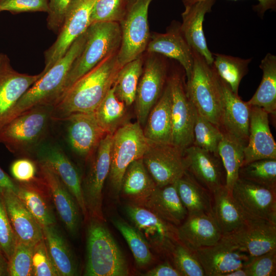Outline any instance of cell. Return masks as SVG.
Segmentation results:
<instances>
[{
    "mask_svg": "<svg viewBox=\"0 0 276 276\" xmlns=\"http://www.w3.org/2000/svg\"><path fill=\"white\" fill-rule=\"evenodd\" d=\"M149 145L138 122L124 123L113 134L109 177L113 192L120 193L124 173L133 161L142 158Z\"/></svg>",
    "mask_w": 276,
    "mask_h": 276,
    "instance_id": "cell-7",
    "label": "cell"
},
{
    "mask_svg": "<svg viewBox=\"0 0 276 276\" xmlns=\"http://www.w3.org/2000/svg\"><path fill=\"white\" fill-rule=\"evenodd\" d=\"M170 256L174 266L182 276H205L195 252L190 250L179 241L173 248Z\"/></svg>",
    "mask_w": 276,
    "mask_h": 276,
    "instance_id": "cell-44",
    "label": "cell"
},
{
    "mask_svg": "<svg viewBox=\"0 0 276 276\" xmlns=\"http://www.w3.org/2000/svg\"><path fill=\"white\" fill-rule=\"evenodd\" d=\"M177 235L179 241L195 252L215 244L223 234L213 214L201 213L188 215L177 227Z\"/></svg>",
    "mask_w": 276,
    "mask_h": 276,
    "instance_id": "cell-23",
    "label": "cell"
},
{
    "mask_svg": "<svg viewBox=\"0 0 276 276\" xmlns=\"http://www.w3.org/2000/svg\"><path fill=\"white\" fill-rule=\"evenodd\" d=\"M187 170L212 194L225 184V172L218 154L192 145L183 151Z\"/></svg>",
    "mask_w": 276,
    "mask_h": 276,
    "instance_id": "cell-19",
    "label": "cell"
},
{
    "mask_svg": "<svg viewBox=\"0 0 276 276\" xmlns=\"http://www.w3.org/2000/svg\"><path fill=\"white\" fill-rule=\"evenodd\" d=\"M37 162L48 165L59 177L76 199L85 218L88 217L79 173L59 147L48 145L37 148Z\"/></svg>",
    "mask_w": 276,
    "mask_h": 276,
    "instance_id": "cell-21",
    "label": "cell"
},
{
    "mask_svg": "<svg viewBox=\"0 0 276 276\" xmlns=\"http://www.w3.org/2000/svg\"><path fill=\"white\" fill-rule=\"evenodd\" d=\"M1 195L17 241L34 246L43 239L42 226L27 209L16 193L8 190Z\"/></svg>",
    "mask_w": 276,
    "mask_h": 276,
    "instance_id": "cell-24",
    "label": "cell"
},
{
    "mask_svg": "<svg viewBox=\"0 0 276 276\" xmlns=\"http://www.w3.org/2000/svg\"><path fill=\"white\" fill-rule=\"evenodd\" d=\"M127 0H96L90 17V24L98 22H120L123 18Z\"/></svg>",
    "mask_w": 276,
    "mask_h": 276,
    "instance_id": "cell-45",
    "label": "cell"
},
{
    "mask_svg": "<svg viewBox=\"0 0 276 276\" xmlns=\"http://www.w3.org/2000/svg\"><path fill=\"white\" fill-rule=\"evenodd\" d=\"M125 209L133 225L150 247L162 255L170 256L179 242L177 226L141 205L130 203Z\"/></svg>",
    "mask_w": 276,
    "mask_h": 276,
    "instance_id": "cell-9",
    "label": "cell"
},
{
    "mask_svg": "<svg viewBox=\"0 0 276 276\" xmlns=\"http://www.w3.org/2000/svg\"><path fill=\"white\" fill-rule=\"evenodd\" d=\"M71 1L48 0L49 11L47 25L50 30L55 32H59Z\"/></svg>",
    "mask_w": 276,
    "mask_h": 276,
    "instance_id": "cell-51",
    "label": "cell"
},
{
    "mask_svg": "<svg viewBox=\"0 0 276 276\" xmlns=\"http://www.w3.org/2000/svg\"><path fill=\"white\" fill-rule=\"evenodd\" d=\"M195 253L205 276H225L244 267L250 260L245 251L223 236L215 244L198 249Z\"/></svg>",
    "mask_w": 276,
    "mask_h": 276,
    "instance_id": "cell-18",
    "label": "cell"
},
{
    "mask_svg": "<svg viewBox=\"0 0 276 276\" xmlns=\"http://www.w3.org/2000/svg\"><path fill=\"white\" fill-rule=\"evenodd\" d=\"M222 236L250 259L276 249V224L265 220L246 218L237 229Z\"/></svg>",
    "mask_w": 276,
    "mask_h": 276,
    "instance_id": "cell-16",
    "label": "cell"
},
{
    "mask_svg": "<svg viewBox=\"0 0 276 276\" xmlns=\"http://www.w3.org/2000/svg\"><path fill=\"white\" fill-rule=\"evenodd\" d=\"M126 106L117 98L112 86L94 112L98 123L106 134H113L124 124Z\"/></svg>",
    "mask_w": 276,
    "mask_h": 276,
    "instance_id": "cell-39",
    "label": "cell"
},
{
    "mask_svg": "<svg viewBox=\"0 0 276 276\" xmlns=\"http://www.w3.org/2000/svg\"><path fill=\"white\" fill-rule=\"evenodd\" d=\"M156 187L141 158L132 162L127 167L120 192L130 203L140 205Z\"/></svg>",
    "mask_w": 276,
    "mask_h": 276,
    "instance_id": "cell-33",
    "label": "cell"
},
{
    "mask_svg": "<svg viewBox=\"0 0 276 276\" xmlns=\"http://www.w3.org/2000/svg\"><path fill=\"white\" fill-rule=\"evenodd\" d=\"M183 151L172 144L149 141L142 159L157 187L173 183L184 175L187 168Z\"/></svg>",
    "mask_w": 276,
    "mask_h": 276,
    "instance_id": "cell-12",
    "label": "cell"
},
{
    "mask_svg": "<svg viewBox=\"0 0 276 276\" xmlns=\"http://www.w3.org/2000/svg\"><path fill=\"white\" fill-rule=\"evenodd\" d=\"M8 266V261L0 251V276L9 275Z\"/></svg>",
    "mask_w": 276,
    "mask_h": 276,
    "instance_id": "cell-56",
    "label": "cell"
},
{
    "mask_svg": "<svg viewBox=\"0 0 276 276\" xmlns=\"http://www.w3.org/2000/svg\"><path fill=\"white\" fill-rule=\"evenodd\" d=\"M16 194L42 227L55 224L56 218L48 199L49 192L39 177L17 183Z\"/></svg>",
    "mask_w": 276,
    "mask_h": 276,
    "instance_id": "cell-31",
    "label": "cell"
},
{
    "mask_svg": "<svg viewBox=\"0 0 276 276\" xmlns=\"http://www.w3.org/2000/svg\"><path fill=\"white\" fill-rule=\"evenodd\" d=\"M96 0H72L67 9L58 36L45 53V73L68 51L73 43L90 25V17Z\"/></svg>",
    "mask_w": 276,
    "mask_h": 276,
    "instance_id": "cell-11",
    "label": "cell"
},
{
    "mask_svg": "<svg viewBox=\"0 0 276 276\" xmlns=\"http://www.w3.org/2000/svg\"><path fill=\"white\" fill-rule=\"evenodd\" d=\"M53 106H38L11 120L0 129V143L11 152L23 154L39 146L52 119Z\"/></svg>",
    "mask_w": 276,
    "mask_h": 276,
    "instance_id": "cell-6",
    "label": "cell"
},
{
    "mask_svg": "<svg viewBox=\"0 0 276 276\" xmlns=\"http://www.w3.org/2000/svg\"><path fill=\"white\" fill-rule=\"evenodd\" d=\"M146 50L177 60L182 66L187 80L193 66V50L183 37L179 27L170 28L165 33H154L150 36Z\"/></svg>",
    "mask_w": 276,
    "mask_h": 276,
    "instance_id": "cell-27",
    "label": "cell"
},
{
    "mask_svg": "<svg viewBox=\"0 0 276 276\" xmlns=\"http://www.w3.org/2000/svg\"><path fill=\"white\" fill-rule=\"evenodd\" d=\"M152 0H130L119 22L121 42L117 53L119 64L127 63L141 56L150 38L148 21L149 6Z\"/></svg>",
    "mask_w": 276,
    "mask_h": 276,
    "instance_id": "cell-8",
    "label": "cell"
},
{
    "mask_svg": "<svg viewBox=\"0 0 276 276\" xmlns=\"http://www.w3.org/2000/svg\"><path fill=\"white\" fill-rule=\"evenodd\" d=\"M213 65L219 77L236 94L242 78L248 71L251 59H242L221 54H213Z\"/></svg>",
    "mask_w": 276,
    "mask_h": 276,
    "instance_id": "cell-40",
    "label": "cell"
},
{
    "mask_svg": "<svg viewBox=\"0 0 276 276\" xmlns=\"http://www.w3.org/2000/svg\"><path fill=\"white\" fill-rule=\"evenodd\" d=\"M117 53L80 77L61 96L53 106L52 119L65 120L75 113H94L113 86L122 67Z\"/></svg>",
    "mask_w": 276,
    "mask_h": 276,
    "instance_id": "cell-1",
    "label": "cell"
},
{
    "mask_svg": "<svg viewBox=\"0 0 276 276\" xmlns=\"http://www.w3.org/2000/svg\"><path fill=\"white\" fill-rule=\"evenodd\" d=\"M40 178L50 195L66 229L77 235L81 224V211L73 195L57 174L46 164L37 162Z\"/></svg>",
    "mask_w": 276,
    "mask_h": 276,
    "instance_id": "cell-17",
    "label": "cell"
},
{
    "mask_svg": "<svg viewBox=\"0 0 276 276\" xmlns=\"http://www.w3.org/2000/svg\"><path fill=\"white\" fill-rule=\"evenodd\" d=\"M204 0H183L185 7L190 6L198 2ZM237 1V0H234ZM259 4L257 6V11L260 14L263 15L264 12L268 10H275L276 7V0H257Z\"/></svg>",
    "mask_w": 276,
    "mask_h": 276,
    "instance_id": "cell-54",
    "label": "cell"
},
{
    "mask_svg": "<svg viewBox=\"0 0 276 276\" xmlns=\"http://www.w3.org/2000/svg\"><path fill=\"white\" fill-rule=\"evenodd\" d=\"M113 134H106L98 145L86 177L82 183L88 218L105 221L103 211V189L109 175Z\"/></svg>",
    "mask_w": 276,
    "mask_h": 276,
    "instance_id": "cell-10",
    "label": "cell"
},
{
    "mask_svg": "<svg viewBox=\"0 0 276 276\" xmlns=\"http://www.w3.org/2000/svg\"><path fill=\"white\" fill-rule=\"evenodd\" d=\"M193 134L192 145L218 154V147L222 139L223 132L219 127L201 116L197 110Z\"/></svg>",
    "mask_w": 276,
    "mask_h": 276,
    "instance_id": "cell-43",
    "label": "cell"
},
{
    "mask_svg": "<svg viewBox=\"0 0 276 276\" xmlns=\"http://www.w3.org/2000/svg\"><path fill=\"white\" fill-rule=\"evenodd\" d=\"M86 34L83 49L71 66L61 95L78 79L106 58L117 53L120 48L121 32L119 22L91 24Z\"/></svg>",
    "mask_w": 276,
    "mask_h": 276,
    "instance_id": "cell-5",
    "label": "cell"
},
{
    "mask_svg": "<svg viewBox=\"0 0 276 276\" xmlns=\"http://www.w3.org/2000/svg\"><path fill=\"white\" fill-rule=\"evenodd\" d=\"M220 80L223 98L220 128L247 144L250 106L233 93L226 83Z\"/></svg>",
    "mask_w": 276,
    "mask_h": 276,
    "instance_id": "cell-25",
    "label": "cell"
},
{
    "mask_svg": "<svg viewBox=\"0 0 276 276\" xmlns=\"http://www.w3.org/2000/svg\"><path fill=\"white\" fill-rule=\"evenodd\" d=\"M12 13L49 11L48 0H0V12Z\"/></svg>",
    "mask_w": 276,
    "mask_h": 276,
    "instance_id": "cell-50",
    "label": "cell"
},
{
    "mask_svg": "<svg viewBox=\"0 0 276 276\" xmlns=\"http://www.w3.org/2000/svg\"><path fill=\"white\" fill-rule=\"evenodd\" d=\"M43 239L51 260L59 276L78 274L75 255L55 224L42 227Z\"/></svg>",
    "mask_w": 276,
    "mask_h": 276,
    "instance_id": "cell-32",
    "label": "cell"
},
{
    "mask_svg": "<svg viewBox=\"0 0 276 276\" xmlns=\"http://www.w3.org/2000/svg\"><path fill=\"white\" fill-rule=\"evenodd\" d=\"M146 276H182L179 271L168 261L159 264L148 271Z\"/></svg>",
    "mask_w": 276,
    "mask_h": 276,
    "instance_id": "cell-53",
    "label": "cell"
},
{
    "mask_svg": "<svg viewBox=\"0 0 276 276\" xmlns=\"http://www.w3.org/2000/svg\"><path fill=\"white\" fill-rule=\"evenodd\" d=\"M65 120L68 122L67 136L72 148L83 157H90L106 134L94 113H75Z\"/></svg>",
    "mask_w": 276,
    "mask_h": 276,
    "instance_id": "cell-22",
    "label": "cell"
},
{
    "mask_svg": "<svg viewBox=\"0 0 276 276\" xmlns=\"http://www.w3.org/2000/svg\"><path fill=\"white\" fill-rule=\"evenodd\" d=\"M42 75L19 73L10 65L0 71V129L17 101Z\"/></svg>",
    "mask_w": 276,
    "mask_h": 276,
    "instance_id": "cell-28",
    "label": "cell"
},
{
    "mask_svg": "<svg viewBox=\"0 0 276 276\" xmlns=\"http://www.w3.org/2000/svg\"><path fill=\"white\" fill-rule=\"evenodd\" d=\"M112 222L126 241L137 265L144 267L149 264L153 260V255L141 233L123 219L113 218Z\"/></svg>",
    "mask_w": 276,
    "mask_h": 276,
    "instance_id": "cell-41",
    "label": "cell"
},
{
    "mask_svg": "<svg viewBox=\"0 0 276 276\" xmlns=\"http://www.w3.org/2000/svg\"><path fill=\"white\" fill-rule=\"evenodd\" d=\"M17 239L10 224L4 200L0 194V251L9 261Z\"/></svg>",
    "mask_w": 276,
    "mask_h": 276,
    "instance_id": "cell-47",
    "label": "cell"
},
{
    "mask_svg": "<svg viewBox=\"0 0 276 276\" xmlns=\"http://www.w3.org/2000/svg\"><path fill=\"white\" fill-rule=\"evenodd\" d=\"M168 81L172 98L171 143L184 150L193 143L196 110L187 94L180 75L174 73Z\"/></svg>",
    "mask_w": 276,
    "mask_h": 276,
    "instance_id": "cell-14",
    "label": "cell"
},
{
    "mask_svg": "<svg viewBox=\"0 0 276 276\" xmlns=\"http://www.w3.org/2000/svg\"><path fill=\"white\" fill-rule=\"evenodd\" d=\"M88 218L86 229V276H127L126 258L104 223Z\"/></svg>",
    "mask_w": 276,
    "mask_h": 276,
    "instance_id": "cell-3",
    "label": "cell"
},
{
    "mask_svg": "<svg viewBox=\"0 0 276 276\" xmlns=\"http://www.w3.org/2000/svg\"><path fill=\"white\" fill-rule=\"evenodd\" d=\"M34 246L17 241L13 254L8 261L9 275H33L32 255Z\"/></svg>",
    "mask_w": 276,
    "mask_h": 276,
    "instance_id": "cell-46",
    "label": "cell"
},
{
    "mask_svg": "<svg viewBox=\"0 0 276 276\" xmlns=\"http://www.w3.org/2000/svg\"><path fill=\"white\" fill-rule=\"evenodd\" d=\"M263 71L261 82L252 98L247 103L260 107L268 114L276 113V56L268 53L261 60Z\"/></svg>",
    "mask_w": 276,
    "mask_h": 276,
    "instance_id": "cell-36",
    "label": "cell"
},
{
    "mask_svg": "<svg viewBox=\"0 0 276 276\" xmlns=\"http://www.w3.org/2000/svg\"><path fill=\"white\" fill-rule=\"evenodd\" d=\"M268 114L260 107L250 106L248 140L244 149L242 165L259 159H276V144L269 127Z\"/></svg>",
    "mask_w": 276,
    "mask_h": 276,
    "instance_id": "cell-20",
    "label": "cell"
},
{
    "mask_svg": "<svg viewBox=\"0 0 276 276\" xmlns=\"http://www.w3.org/2000/svg\"><path fill=\"white\" fill-rule=\"evenodd\" d=\"M213 214L223 235L239 227L246 218L225 186L212 194Z\"/></svg>",
    "mask_w": 276,
    "mask_h": 276,
    "instance_id": "cell-35",
    "label": "cell"
},
{
    "mask_svg": "<svg viewBox=\"0 0 276 276\" xmlns=\"http://www.w3.org/2000/svg\"><path fill=\"white\" fill-rule=\"evenodd\" d=\"M167 73V64L161 59L154 56L146 61L134 101L137 122L142 126L163 91Z\"/></svg>",
    "mask_w": 276,
    "mask_h": 276,
    "instance_id": "cell-15",
    "label": "cell"
},
{
    "mask_svg": "<svg viewBox=\"0 0 276 276\" xmlns=\"http://www.w3.org/2000/svg\"><path fill=\"white\" fill-rule=\"evenodd\" d=\"M86 31L71 45L65 55L21 96L9 113L5 125L22 113L42 106H53L61 96L71 66L83 49Z\"/></svg>",
    "mask_w": 276,
    "mask_h": 276,
    "instance_id": "cell-2",
    "label": "cell"
},
{
    "mask_svg": "<svg viewBox=\"0 0 276 276\" xmlns=\"http://www.w3.org/2000/svg\"><path fill=\"white\" fill-rule=\"evenodd\" d=\"M225 276H247V274L244 267H243L228 272Z\"/></svg>",
    "mask_w": 276,
    "mask_h": 276,
    "instance_id": "cell-57",
    "label": "cell"
},
{
    "mask_svg": "<svg viewBox=\"0 0 276 276\" xmlns=\"http://www.w3.org/2000/svg\"><path fill=\"white\" fill-rule=\"evenodd\" d=\"M142 57L122 66L113 85L117 98L129 106L135 101L139 82L143 73Z\"/></svg>",
    "mask_w": 276,
    "mask_h": 276,
    "instance_id": "cell-38",
    "label": "cell"
},
{
    "mask_svg": "<svg viewBox=\"0 0 276 276\" xmlns=\"http://www.w3.org/2000/svg\"><path fill=\"white\" fill-rule=\"evenodd\" d=\"M216 0H204L185 7L182 13L180 31L192 50L196 51L212 64L213 54L209 50L203 30V22L206 13L211 11Z\"/></svg>",
    "mask_w": 276,
    "mask_h": 276,
    "instance_id": "cell-26",
    "label": "cell"
},
{
    "mask_svg": "<svg viewBox=\"0 0 276 276\" xmlns=\"http://www.w3.org/2000/svg\"><path fill=\"white\" fill-rule=\"evenodd\" d=\"M33 275L59 276L49 254L44 239L34 246L32 255Z\"/></svg>",
    "mask_w": 276,
    "mask_h": 276,
    "instance_id": "cell-48",
    "label": "cell"
},
{
    "mask_svg": "<svg viewBox=\"0 0 276 276\" xmlns=\"http://www.w3.org/2000/svg\"><path fill=\"white\" fill-rule=\"evenodd\" d=\"M223 137L218 147V154L225 172V187L231 192L238 178V173L244 160V149L246 144L222 131Z\"/></svg>",
    "mask_w": 276,
    "mask_h": 276,
    "instance_id": "cell-37",
    "label": "cell"
},
{
    "mask_svg": "<svg viewBox=\"0 0 276 276\" xmlns=\"http://www.w3.org/2000/svg\"><path fill=\"white\" fill-rule=\"evenodd\" d=\"M231 193L246 218L276 224V189L238 178Z\"/></svg>",
    "mask_w": 276,
    "mask_h": 276,
    "instance_id": "cell-13",
    "label": "cell"
},
{
    "mask_svg": "<svg viewBox=\"0 0 276 276\" xmlns=\"http://www.w3.org/2000/svg\"><path fill=\"white\" fill-rule=\"evenodd\" d=\"M238 178L276 189V159H259L243 165Z\"/></svg>",
    "mask_w": 276,
    "mask_h": 276,
    "instance_id": "cell-42",
    "label": "cell"
},
{
    "mask_svg": "<svg viewBox=\"0 0 276 276\" xmlns=\"http://www.w3.org/2000/svg\"><path fill=\"white\" fill-rule=\"evenodd\" d=\"M192 50L193 66L187 82V94L197 111L220 128L223 98L220 78L213 64Z\"/></svg>",
    "mask_w": 276,
    "mask_h": 276,
    "instance_id": "cell-4",
    "label": "cell"
},
{
    "mask_svg": "<svg viewBox=\"0 0 276 276\" xmlns=\"http://www.w3.org/2000/svg\"><path fill=\"white\" fill-rule=\"evenodd\" d=\"M171 91L167 81L158 100L149 112L143 129L150 142L172 144Z\"/></svg>",
    "mask_w": 276,
    "mask_h": 276,
    "instance_id": "cell-30",
    "label": "cell"
},
{
    "mask_svg": "<svg viewBox=\"0 0 276 276\" xmlns=\"http://www.w3.org/2000/svg\"><path fill=\"white\" fill-rule=\"evenodd\" d=\"M10 65L9 60L7 56L0 54V71Z\"/></svg>",
    "mask_w": 276,
    "mask_h": 276,
    "instance_id": "cell-58",
    "label": "cell"
},
{
    "mask_svg": "<svg viewBox=\"0 0 276 276\" xmlns=\"http://www.w3.org/2000/svg\"><path fill=\"white\" fill-rule=\"evenodd\" d=\"M179 197L188 215L213 214L212 194L187 171L175 182Z\"/></svg>",
    "mask_w": 276,
    "mask_h": 276,
    "instance_id": "cell-34",
    "label": "cell"
},
{
    "mask_svg": "<svg viewBox=\"0 0 276 276\" xmlns=\"http://www.w3.org/2000/svg\"><path fill=\"white\" fill-rule=\"evenodd\" d=\"M36 166L32 160L23 158L15 160L11 166V173L19 182H28L36 178Z\"/></svg>",
    "mask_w": 276,
    "mask_h": 276,
    "instance_id": "cell-52",
    "label": "cell"
},
{
    "mask_svg": "<svg viewBox=\"0 0 276 276\" xmlns=\"http://www.w3.org/2000/svg\"><path fill=\"white\" fill-rule=\"evenodd\" d=\"M244 267L247 276H275L276 249L250 259Z\"/></svg>",
    "mask_w": 276,
    "mask_h": 276,
    "instance_id": "cell-49",
    "label": "cell"
},
{
    "mask_svg": "<svg viewBox=\"0 0 276 276\" xmlns=\"http://www.w3.org/2000/svg\"><path fill=\"white\" fill-rule=\"evenodd\" d=\"M17 184L0 167V194L8 190L17 192Z\"/></svg>",
    "mask_w": 276,
    "mask_h": 276,
    "instance_id": "cell-55",
    "label": "cell"
},
{
    "mask_svg": "<svg viewBox=\"0 0 276 276\" xmlns=\"http://www.w3.org/2000/svg\"><path fill=\"white\" fill-rule=\"evenodd\" d=\"M140 205L175 226L182 223L188 215L179 197L175 182L156 187Z\"/></svg>",
    "mask_w": 276,
    "mask_h": 276,
    "instance_id": "cell-29",
    "label": "cell"
}]
</instances>
